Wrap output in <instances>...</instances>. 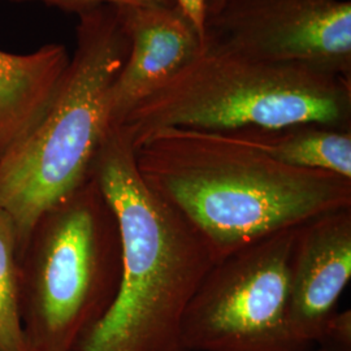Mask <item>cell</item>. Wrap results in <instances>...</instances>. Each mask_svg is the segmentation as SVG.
<instances>
[{"label": "cell", "instance_id": "cell-4", "mask_svg": "<svg viewBox=\"0 0 351 351\" xmlns=\"http://www.w3.org/2000/svg\"><path fill=\"white\" fill-rule=\"evenodd\" d=\"M301 124L351 130L350 78L203 47L120 125L136 146L163 128L228 133Z\"/></svg>", "mask_w": 351, "mask_h": 351}, {"label": "cell", "instance_id": "cell-8", "mask_svg": "<svg viewBox=\"0 0 351 351\" xmlns=\"http://www.w3.org/2000/svg\"><path fill=\"white\" fill-rule=\"evenodd\" d=\"M351 278V208L300 226L291 262L289 328L304 350L320 343Z\"/></svg>", "mask_w": 351, "mask_h": 351}, {"label": "cell", "instance_id": "cell-12", "mask_svg": "<svg viewBox=\"0 0 351 351\" xmlns=\"http://www.w3.org/2000/svg\"><path fill=\"white\" fill-rule=\"evenodd\" d=\"M0 351H27L19 303V247L11 217L0 210Z\"/></svg>", "mask_w": 351, "mask_h": 351}, {"label": "cell", "instance_id": "cell-6", "mask_svg": "<svg viewBox=\"0 0 351 351\" xmlns=\"http://www.w3.org/2000/svg\"><path fill=\"white\" fill-rule=\"evenodd\" d=\"M300 226L216 262L189 304L184 351H306L289 328L290 274Z\"/></svg>", "mask_w": 351, "mask_h": 351}, {"label": "cell", "instance_id": "cell-13", "mask_svg": "<svg viewBox=\"0 0 351 351\" xmlns=\"http://www.w3.org/2000/svg\"><path fill=\"white\" fill-rule=\"evenodd\" d=\"M12 3H43L46 5L59 8L65 12H72L78 14L82 11H86L94 7L101 5H145V4H165L172 0H4Z\"/></svg>", "mask_w": 351, "mask_h": 351}, {"label": "cell", "instance_id": "cell-14", "mask_svg": "<svg viewBox=\"0 0 351 351\" xmlns=\"http://www.w3.org/2000/svg\"><path fill=\"white\" fill-rule=\"evenodd\" d=\"M322 351H351V313L337 311L328 323L320 341Z\"/></svg>", "mask_w": 351, "mask_h": 351}, {"label": "cell", "instance_id": "cell-11", "mask_svg": "<svg viewBox=\"0 0 351 351\" xmlns=\"http://www.w3.org/2000/svg\"><path fill=\"white\" fill-rule=\"evenodd\" d=\"M280 163L351 180V130L319 124L228 132Z\"/></svg>", "mask_w": 351, "mask_h": 351}, {"label": "cell", "instance_id": "cell-3", "mask_svg": "<svg viewBox=\"0 0 351 351\" xmlns=\"http://www.w3.org/2000/svg\"><path fill=\"white\" fill-rule=\"evenodd\" d=\"M75 53L56 97L25 136L0 156V210L19 252L38 219L81 186L112 124L111 88L129 40L112 5L78 13Z\"/></svg>", "mask_w": 351, "mask_h": 351}, {"label": "cell", "instance_id": "cell-9", "mask_svg": "<svg viewBox=\"0 0 351 351\" xmlns=\"http://www.w3.org/2000/svg\"><path fill=\"white\" fill-rule=\"evenodd\" d=\"M114 10L129 40L125 63L111 88L112 124L120 125L139 101L203 50V40L173 1Z\"/></svg>", "mask_w": 351, "mask_h": 351}, {"label": "cell", "instance_id": "cell-10", "mask_svg": "<svg viewBox=\"0 0 351 351\" xmlns=\"http://www.w3.org/2000/svg\"><path fill=\"white\" fill-rule=\"evenodd\" d=\"M69 62L68 51L59 43L29 53L0 50V156L47 111Z\"/></svg>", "mask_w": 351, "mask_h": 351}, {"label": "cell", "instance_id": "cell-5", "mask_svg": "<svg viewBox=\"0 0 351 351\" xmlns=\"http://www.w3.org/2000/svg\"><path fill=\"white\" fill-rule=\"evenodd\" d=\"M121 275L117 219L90 173L43 213L19 252L27 351H75L110 308Z\"/></svg>", "mask_w": 351, "mask_h": 351}, {"label": "cell", "instance_id": "cell-2", "mask_svg": "<svg viewBox=\"0 0 351 351\" xmlns=\"http://www.w3.org/2000/svg\"><path fill=\"white\" fill-rule=\"evenodd\" d=\"M91 175L117 219L121 275L110 308L75 351H184V317L213 252L142 181L125 126L108 129Z\"/></svg>", "mask_w": 351, "mask_h": 351}, {"label": "cell", "instance_id": "cell-15", "mask_svg": "<svg viewBox=\"0 0 351 351\" xmlns=\"http://www.w3.org/2000/svg\"><path fill=\"white\" fill-rule=\"evenodd\" d=\"M178 8L186 14L190 23L199 33L202 40L204 39V25H206V0H172Z\"/></svg>", "mask_w": 351, "mask_h": 351}, {"label": "cell", "instance_id": "cell-16", "mask_svg": "<svg viewBox=\"0 0 351 351\" xmlns=\"http://www.w3.org/2000/svg\"><path fill=\"white\" fill-rule=\"evenodd\" d=\"M226 0H206V11H207V16L213 14V13L217 12L223 4L226 3ZM207 19V17H206Z\"/></svg>", "mask_w": 351, "mask_h": 351}, {"label": "cell", "instance_id": "cell-7", "mask_svg": "<svg viewBox=\"0 0 351 351\" xmlns=\"http://www.w3.org/2000/svg\"><path fill=\"white\" fill-rule=\"evenodd\" d=\"M203 47L351 80V0H226L206 19Z\"/></svg>", "mask_w": 351, "mask_h": 351}, {"label": "cell", "instance_id": "cell-1", "mask_svg": "<svg viewBox=\"0 0 351 351\" xmlns=\"http://www.w3.org/2000/svg\"><path fill=\"white\" fill-rule=\"evenodd\" d=\"M146 186L213 252L215 263L285 229L351 208V180L280 163L229 133L152 132L134 146Z\"/></svg>", "mask_w": 351, "mask_h": 351}]
</instances>
